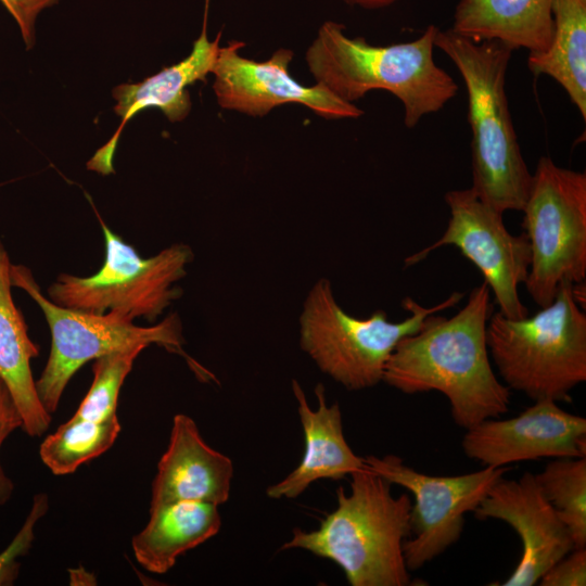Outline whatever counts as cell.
<instances>
[{
  "instance_id": "484cf974",
  "label": "cell",
  "mask_w": 586,
  "mask_h": 586,
  "mask_svg": "<svg viewBox=\"0 0 586 586\" xmlns=\"http://www.w3.org/2000/svg\"><path fill=\"white\" fill-rule=\"evenodd\" d=\"M23 429V419L17 406L0 377V449L8 436L16 429ZM14 483L5 474L0 463V506L5 505L12 497Z\"/></svg>"
},
{
  "instance_id": "3957f363",
  "label": "cell",
  "mask_w": 586,
  "mask_h": 586,
  "mask_svg": "<svg viewBox=\"0 0 586 586\" xmlns=\"http://www.w3.org/2000/svg\"><path fill=\"white\" fill-rule=\"evenodd\" d=\"M437 27L429 25L412 41L372 46L351 38L344 26L324 22L306 52V62L318 84L340 99L354 103L371 90H385L404 105L406 127L443 109L458 91L454 78L433 58Z\"/></svg>"
},
{
  "instance_id": "4316f807",
  "label": "cell",
  "mask_w": 586,
  "mask_h": 586,
  "mask_svg": "<svg viewBox=\"0 0 586 586\" xmlns=\"http://www.w3.org/2000/svg\"><path fill=\"white\" fill-rule=\"evenodd\" d=\"M542 586H585L586 548H574L539 578Z\"/></svg>"
},
{
  "instance_id": "30bf717a",
  "label": "cell",
  "mask_w": 586,
  "mask_h": 586,
  "mask_svg": "<svg viewBox=\"0 0 586 586\" xmlns=\"http://www.w3.org/2000/svg\"><path fill=\"white\" fill-rule=\"evenodd\" d=\"M364 461L368 469L415 497L411 533L404 543L409 571L420 569L460 538L464 514L474 511L508 471L507 467H484L467 474L436 476L415 470L395 455L367 456Z\"/></svg>"
},
{
  "instance_id": "7402d4cb",
  "label": "cell",
  "mask_w": 586,
  "mask_h": 586,
  "mask_svg": "<svg viewBox=\"0 0 586 586\" xmlns=\"http://www.w3.org/2000/svg\"><path fill=\"white\" fill-rule=\"evenodd\" d=\"M119 432L117 415L103 421L73 416L46 436L39 447V456L53 474H69L110 449Z\"/></svg>"
},
{
  "instance_id": "9c48e42d",
  "label": "cell",
  "mask_w": 586,
  "mask_h": 586,
  "mask_svg": "<svg viewBox=\"0 0 586 586\" xmlns=\"http://www.w3.org/2000/svg\"><path fill=\"white\" fill-rule=\"evenodd\" d=\"M522 212V227L531 246L524 284L532 300L545 307L562 283L585 282L586 174L542 156Z\"/></svg>"
},
{
  "instance_id": "2e32d148",
  "label": "cell",
  "mask_w": 586,
  "mask_h": 586,
  "mask_svg": "<svg viewBox=\"0 0 586 586\" xmlns=\"http://www.w3.org/2000/svg\"><path fill=\"white\" fill-rule=\"evenodd\" d=\"M219 37L209 41L206 21L191 53L181 62L163 68L160 73L139 84H123L113 90L115 113L122 124L111 140L99 149L87 163L90 170L101 175L114 173L113 156L122 130L137 113L149 107L160 109L170 122L182 120L190 112L191 100L187 87L196 80H205L212 73L219 51Z\"/></svg>"
},
{
  "instance_id": "603a6c76",
  "label": "cell",
  "mask_w": 586,
  "mask_h": 586,
  "mask_svg": "<svg viewBox=\"0 0 586 586\" xmlns=\"http://www.w3.org/2000/svg\"><path fill=\"white\" fill-rule=\"evenodd\" d=\"M534 476L544 496L566 526L574 548H585L586 458H555Z\"/></svg>"
},
{
  "instance_id": "ffe728a7",
  "label": "cell",
  "mask_w": 586,
  "mask_h": 586,
  "mask_svg": "<svg viewBox=\"0 0 586 586\" xmlns=\"http://www.w3.org/2000/svg\"><path fill=\"white\" fill-rule=\"evenodd\" d=\"M221 526L218 506L203 501H177L150 509V520L132 537L138 563L164 574L177 558L215 536Z\"/></svg>"
},
{
  "instance_id": "d4e9b609",
  "label": "cell",
  "mask_w": 586,
  "mask_h": 586,
  "mask_svg": "<svg viewBox=\"0 0 586 586\" xmlns=\"http://www.w3.org/2000/svg\"><path fill=\"white\" fill-rule=\"evenodd\" d=\"M49 500L47 494H36L31 508L16 535L0 553V586H11L20 574L18 559L29 551L35 539V525L47 513Z\"/></svg>"
},
{
  "instance_id": "9a60e30c",
  "label": "cell",
  "mask_w": 586,
  "mask_h": 586,
  "mask_svg": "<svg viewBox=\"0 0 586 586\" xmlns=\"http://www.w3.org/2000/svg\"><path fill=\"white\" fill-rule=\"evenodd\" d=\"M232 477V460L206 444L191 417L178 413L157 463L150 509L177 501L219 506L229 499Z\"/></svg>"
},
{
  "instance_id": "44dd1931",
  "label": "cell",
  "mask_w": 586,
  "mask_h": 586,
  "mask_svg": "<svg viewBox=\"0 0 586 586\" xmlns=\"http://www.w3.org/2000/svg\"><path fill=\"white\" fill-rule=\"evenodd\" d=\"M553 34L547 50L530 53L534 75L553 78L586 118V0H553Z\"/></svg>"
},
{
  "instance_id": "e0dca14e",
  "label": "cell",
  "mask_w": 586,
  "mask_h": 586,
  "mask_svg": "<svg viewBox=\"0 0 586 586\" xmlns=\"http://www.w3.org/2000/svg\"><path fill=\"white\" fill-rule=\"evenodd\" d=\"M292 391L297 402L305 451L290 474L267 488V496L273 499L296 498L318 480H341L366 468L364 458L357 456L345 440L339 404H327L324 386L318 383L315 387L316 409L309 407L296 380H292Z\"/></svg>"
},
{
  "instance_id": "6da1fadb",
  "label": "cell",
  "mask_w": 586,
  "mask_h": 586,
  "mask_svg": "<svg viewBox=\"0 0 586 586\" xmlns=\"http://www.w3.org/2000/svg\"><path fill=\"white\" fill-rule=\"evenodd\" d=\"M492 314L491 290L483 282L453 317L429 315L417 332L402 339L382 381L405 394H444L455 423L466 430L506 413L510 388L495 375L486 343Z\"/></svg>"
},
{
  "instance_id": "7c38bea8",
  "label": "cell",
  "mask_w": 586,
  "mask_h": 586,
  "mask_svg": "<svg viewBox=\"0 0 586 586\" xmlns=\"http://www.w3.org/2000/svg\"><path fill=\"white\" fill-rule=\"evenodd\" d=\"M242 46L232 40L219 48L212 69L214 92L222 109L263 117L278 105L298 103L327 119L358 118L364 114L321 84L306 87L293 79L288 69L291 50L278 49L269 60L257 62L239 53Z\"/></svg>"
},
{
  "instance_id": "7a4b0ae2",
  "label": "cell",
  "mask_w": 586,
  "mask_h": 586,
  "mask_svg": "<svg viewBox=\"0 0 586 586\" xmlns=\"http://www.w3.org/2000/svg\"><path fill=\"white\" fill-rule=\"evenodd\" d=\"M351 492L336 489L337 506L317 530L294 528L282 549H304L336 563L352 586L411 584L404 543L411 533V500L367 467L351 474Z\"/></svg>"
},
{
  "instance_id": "8992f818",
  "label": "cell",
  "mask_w": 586,
  "mask_h": 586,
  "mask_svg": "<svg viewBox=\"0 0 586 586\" xmlns=\"http://www.w3.org/2000/svg\"><path fill=\"white\" fill-rule=\"evenodd\" d=\"M463 296L453 292L431 307L405 297L402 306L409 316L391 322L382 309L368 318L348 315L336 303L329 280L320 279L303 305L301 347L323 373L347 390L368 388L383 380L386 362L402 339L417 332L429 315L454 307Z\"/></svg>"
},
{
  "instance_id": "4fadbf2b",
  "label": "cell",
  "mask_w": 586,
  "mask_h": 586,
  "mask_svg": "<svg viewBox=\"0 0 586 586\" xmlns=\"http://www.w3.org/2000/svg\"><path fill=\"white\" fill-rule=\"evenodd\" d=\"M461 446L468 458L493 468L540 458H581L586 456V419L555 400H535L513 418H489L467 429Z\"/></svg>"
},
{
  "instance_id": "ba28073f",
  "label": "cell",
  "mask_w": 586,
  "mask_h": 586,
  "mask_svg": "<svg viewBox=\"0 0 586 586\" xmlns=\"http://www.w3.org/2000/svg\"><path fill=\"white\" fill-rule=\"evenodd\" d=\"M98 218L105 244L103 265L89 277L59 275L48 288L49 298L71 309L155 321L182 294L174 284L187 275L191 249L176 243L144 258Z\"/></svg>"
},
{
  "instance_id": "277c9868",
  "label": "cell",
  "mask_w": 586,
  "mask_h": 586,
  "mask_svg": "<svg viewBox=\"0 0 586 586\" xmlns=\"http://www.w3.org/2000/svg\"><path fill=\"white\" fill-rule=\"evenodd\" d=\"M434 46L454 62L466 85L472 132L471 188L502 214L522 211L532 174L517 139L505 89L512 49L497 40L475 42L451 29H437Z\"/></svg>"
},
{
  "instance_id": "52a82bcc",
  "label": "cell",
  "mask_w": 586,
  "mask_h": 586,
  "mask_svg": "<svg viewBox=\"0 0 586 586\" xmlns=\"http://www.w3.org/2000/svg\"><path fill=\"white\" fill-rule=\"evenodd\" d=\"M11 280L13 286L24 290L40 307L51 332L50 355L36 380L39 399L49 413L58 409L64 390L80 367L114 352L155 344L184 357L198 378L214 379L183 351L182 326L176 313L152 327H140L117 313L97 315L53 303L24 265L12 264Z\"/></svg>"
},
{
  "instance_id": "f1b7e54d",
  "label": "cell",
  "mask_w": 586,
  "mask_h": 586,
  "mask_svg": "<svg viewBox=\"0 0 586 586\" xmlns=\"http://www.w3.org/2000/svg\"><path fill=\"white\" fill-rule=\"evenodd\" d=\"M351 5H357L364 9H380L395 3L398 0H344Z\"/></svg>"
},
{
  "instance_id": "ac0fdd59",
  "label": "cell",
  "mask_w": 586,
  "mask_h": 586,
  "mask_svg": "<svg viewBox=\"0 0 586 586\" xmlns=\"http://www.w3.org/2000/svg\"><path fill=\"white\" fill-rule=\"evenodd\" d=\"M10 256L0 240V377L7 384L23 419L24 432L42 435L51 423L39 399L30 362L39 355L27 324L12 296Z\"/></svg>"
},
{
  "instance_id": "83f0119b",
  "label": "cell",
  "mask_w": 586,
  "mask_h": 586,
  "mask_svg": "<svg viewBox=\"0 0 586 586\" xmlns=\"http://www.w3.org/2000/svg\"><path fill=\"white\" fill-rule=\"evenodd\" d=\"M60 0H0L16 22L27 49L35 42V23L39 13Z\"/></svg>"
},
{
  "instance_id": "d6986e66",
  "label": "cell",
  "mask_w": 586,
  "mask_h": 586,
  "mask_svg": "<svg viewBox=\"0 0 586 586\" xmlns=\"http://www.w3.org/2000/svg\"><path fill=\"white\" fill-rule=\"evenodd\" d=\"M553 0H460L450 28L475 42L497 40L538 53L553 34Z\"/></svg>"
},
{
  "instance_id": "5b68a950",
  "label": "cell",
  "mask_w": 586,
  "mask_h": 586,
  "mask_svg": "<svg viewBox=\"0 0 586 586\" xmlns=\"http://www.w3.org/2000/svg\"><path fill=\"white\" fill-rule=\"evenodd\" d=\"M573 284L533 316L511 319L493 313L486 327L489 356L511 390L535 400L570 403V392L586 381V314Z\"/></svg>"
},
{
  "instance_id": "8fae6325",
  "label": "cell",
  "mask_w": 586,
  "mask_h": 586,
  "mask_svg": "<svg viewBox=\"0 0 586 586\" xmlns=\"http://www.w3.org/2000/svg\"><path fill=\"white\" fill-rule=\"evenodd\" d=\"M450 217L443 235L425 249L405 258L412 266L433 251L453 245L481 271L504 316L511 319L528 315L519 297L531 265V246L524 232L511 234L502 213L483 202L472 188L445 194Z\"/></svg>"
},
{
  "instance_id": "5bb4252c",
  "label": "cell",
  "mask_w": 586,
  "mask_h": 586,
  "mask_svg": "<svg viewBox=\"0 0 586 586\" xmlns=\"http://www.w3.org/2000/svg\"><path fill=\"white\" fill-rule=\"evenodd\" d=\"M473 512L480 520L492 518L508 523L522 542L521 559L502 586L535 585L574 549L566 526L530 472L518 480L501 477Z\"/></svg>"
},
{
  "instance_id": "cb8c5ba5",
  "label": "cell",
  "mask_w": 586,
  "mask_h": 586,
  "mask_svg": "<svg viewBox=\"0 0 586 586\" xmlns=\"http://www.w3.org/2000/svg\"><path fill=\"white\" fill-rule=\"evenodd\" d=\"M143 349L135 347L94 359L91 386L73 416L92 421L116 416L122 385Z\"/></svg>"
}]
</instances>
